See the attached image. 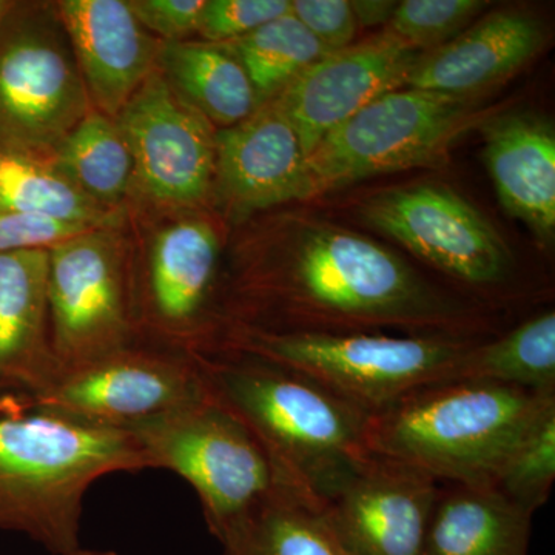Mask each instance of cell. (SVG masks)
<instances>
[{"label": "cell", "mask_w": 555, "mask_h": 555, "mask_svg": "<svg viewBox=\"0 0 555 555\" xmlns=\"http://www.w3.org/2000/svg\"><path fill=\"white\" fill-rule=\"evenodd\" d=\"M139 338L189 356L224 337L222 286L228 225L210 208L129 206Z\"/></svg>", "instance_id": "5b68a950"}, {"label": "cell", "mask_w": 555, "mask_h": 555, "mask_svg": "<svg viewBox=\"0 0 555 555\" xmlns=\"http://www.w3.org/2000/svg\"><path fill=\"white\" fill-rule=\"evenodd\" d=\"M14 0H0V24H2L3 17L9 13L11 7H13Z\"/></svg>", "instance_id": "d590c367"}, {"label": "cell", "mask_w": 555, "mask_h": 555, "mask_svg": "<svg viewBox=\"0 0 555 555\" xmlns=\"http://www.w3.org/2000/svg\"><path fill=\"white\" fill-rule=\"evenodd\" d=\"M91 108L115 119L158 69L163 40L150 35L129 0H54Z\"/></svg>", "instance_id": "ac0fdd59"}, {"label": "cell", "mask_w": 555, "mask_h": 555, "mask_svg": "<svg viewBox=\"0 0 555 555\" xmlns=\"http://www.w3.org/2000/svg\"><path fill=\"white\" fill-rule=\"evenodd\" d=\"M291 11L292 0H206L196 36L204 42L222 46Z\"/></svg>", "instance_id": "f546056e"}, {"label": "cell", "mask_w": 555, "mask_h": 555, "mask_svg": "<svg viewBox=\"0 0 555 555\" xmlns=\"http://www.w3.org/2000/svg\"><path fill=\"white\" fill-rule=\"evenodd\" d=\"M61 372L51 345L49 250L0 254V415L30 411Z\"/></svg>", "instance_id": "e0dca14e"}, {"label": "cell", "mask_w": 555, "mask_h": 555, "mask_svg": "<svg viewBox=\"0 0 555 555\" xmlns=\"http://www.w3.org/2000/svg\"><path fill=\"white\" fill-rule=\"evenodd\" d=\"M364 218L483 308L516 297L509 247L454 190L429 184L389 190L369 201Z\"/></svg>", "instance_id": "8fae6325"}, {"label": "cell", "mask_w": 555, "mask_h": 555, "mask_svg": "<svg viewBox=\"0 0 555 555\" xmlns=\"http://www.w3.org/2000/svg\"><path fill=\"white\" fill-rule=\"evenodd\" d=\"M545 42V27L535 14L496 10L444 46L423 53L406 86L476 98L516 75L534 60Z\"/></svg>", "instance_id": "d6986e66"}, {"label": "cell", "mask_w": 555, "mask_h": 555, "mask_svg": "<svg viewBox=\"0 0 555 555\" xmlns=\"http://www.w3.org/2000/svg\"><path fill=\"white\" fill-rule=\"evenodd\" d=\"M225 328L278 334L491 337L494 317L357 233L272 219L235 243L224 270Z\"/></svg>", "instance_id": "6da1fadb"}, {"label": "cell", "mask_w": 555, "mask_h": 555, "mask_svg": "<svg viewBox=\"0 0 555 555\" xmlns=\"http://www.w3.org/2000/svg\"><path fill=\"white\" fill-rule=\"evenodd\" d=\"M422 54L383 31L321 57L292 80L275 100L306 158L361 108L406 86Z\"/></svg>", "instance_id": "2e32d148"}, {"label": "cell", "mask_w": 555, "mask_h": 555, "mask_svg": "<svg viewBox=\"0 0 555 555\" xmlns=\"http://www.w3.org/2000/svg\"><path fill=\"white\" fill-rule=\"evenodd\" d=\"M483 115L476 98L390 91L332 130L309 153V198L375 175L438 163Z\"/></svg>", "instance_id": "ba28073f"}, {"label": "cell", "mask_w": 555, "mask_h": 555, "mask_svg": "<svg viewBox=\"0 0 555 555\" xmlns=\"http://www.w3.org/2000/svg\"><path fill=\"white\" fill-rule=\"evenodd\" d=\"M555 392L454 379L416 389L369 414V452L396 460L438 483L494 486L520 438Z\"/></svg>", "instance_id": "3957f363"}, {"label": "cell", "mask_w": 555, "mask_h": 555, "mask_svg": "<svg viewBox=\"0 0 555 555\" xmlns=\"http://www.w3.org/2000/svg\"><path fill=\"white\" fill-rule=\"evenodd\" d=\"M455 379L555 392L554 310L526 318L505 334L480 339L460 364Z\"/></svg>", "instance_id": "484cf974"}, {"label": "cell", "mask_w": 555, "mask_h": 555, "mask_svg": "<svg viewBox=\"0 0 555 555\" xmlns=\"http://www.w3.org/2000/svg\"><path fill=\"white\" fill-rule=\"evenodd\" d=\"M150 469H167L198 495L208 531L221 540L268 499L276 478L247 427L208 393L130 427Z\"/></svg>", "instance_id": "52a82bcc"}, {"label": "cell", "mask_w": 555, "mask_h": 555, "mask_svg": "<svg viewBox=\"0 0 555 555\" xmlns=\"http://www.w3.org/2000/svg\"><path fill=\"white\" fill-rule=\"evenodd\" d=\"M440 485L416 467L371 454L320 511L347 555H423Z\"/></svg>", "instance_id": "9a60e30c"}, {"label": "cell", "mask_w": 555, "mask_h": 555, "mask_svg": "<svg viewBox=\"0 0 555 555\" xmlns=\"http://www.w3.org/2000/svg\"><path fill=\"white\" fill-rule=\"evenodd\" d=\"M150 469L129 430L47 412L0 415V531L30 537L53 555L80 547L83 499L109 474Z\"/></svg>", "instance_id": "277c9868"}, {"label": "cell", "mask_w": 555, "mask_h": 555, "mask_svg": "<svg viewBox=\"0 0 555 555\" xmlns=\"http://www.w3.org/2000/svg\"><path fill=\"white\" fill-rule=\"evenodd\" d=\"M532 517L494 486L440 485L423 555H528Z\"/></svg>", "instance_id": "44dd1931"}, {"label": "cell", "mask_w": 555, "mask_h": 555, "mask_svg": "<svg viewBox=\"0 0 555 555\" xmlns=\"http://www.w3.org/2000/svg\"><path fill=\"white\" fill-rule=\"evenodd\" d=\"M483 338L393 337L374 332L278 334L229 327L218 350H240L268 358L301 372L367 414H374L416 389L454 382L467 352Z\"/></svg>", "instance_id": "8992f818"}, {"label": "cell", "mask_w": 555, "mask_h": 555, "mask_svg": "<svg viewBox=\"0 0 555 555\" xmlns=\"http://www.w3.org/2000/svg\"><path fill=\"white\" fill-rule=\"evenodd\" d=\"M397 5L398 2H389V0H352L350 2L358 27L364 28L387 24Z\"/></svg>", "instance_id": "836d02e7"}, {"label": "cell", "mask_w": 555, "mask_h": 555, "mask_svg": "<svg viewBox=\"0 0 555 555\" xmlns=\"http://www.w3.org/2000/svg\"><path fill=\"white\" fill-rule=\"evenodd\" d=\"M90 108L54 0H14L0 24V144L53 152Z\"/></svg>", "instance_id": "30bf717a"}, {"label": "cell", "mask_w": 555, "mask_h": 555, "mask_svg": "<svg viewBox=\"0 0 555 555\" xmlns=\"http://www.w3.org/2000/svg\"><path fill=\"white\" fill-rule=\"evenodd\" d=\"M219 543L222 555H347L321 511L280 486Z\"/></svg>", "instance_id": "d4e9b609"}, {"label": "cell", "mask_w": 555, "mask_h": 555, "mask_svg": "<svg viewBox=\"0 0 555 555\" xmlns=\"http://www.w3.org/2000/svg\"><path fill=\"white\" fill-rule=\"evenodd\" d=\"M486 5L480 0H404L398 3L385 31L409 49L425 53L459 36Z\"/></svg>", "instance_id": "f1b7e54d"}, {"label": "cell", "mask_w": 555, "mask_h": 555, "mask_svg": "<svg viewBox=\"0 0 555 555\" xmlns=\"http://www.w3.org/2000/svg\"><path fill=\"white\" fill-rule=\"evenodd\" d=\"M555 481V406L529 427L494 483L506 499L535 514L550 500Z\"/></svg>", "instance_id": "83f0119b"}, {"label": "cell", "mask_w": 555, "mask_h": 555, "mask_svg": "<svg viewBox=\"0 0 555 555\" xmlns=\"http://www.w3.org/2000/svg\"><path fill=\"white\" fill-rule=\"evenodd\" d=\"M115 120L133 158L129 206L210 208L217 129L158 69Z\"/></svg>", "instance_id": "4fadbf2b"}, {"label": "cell", "mask_w": 555, "mask_h": 555, "mask_svg": "<svg viewBox=\"0 0 555 555\" xmlns=\"http://www.w3.org/2000/svg\"><path fill=\"white\" fill-rule=\"evenodd\" d=\"M87 225L0 210V254L49 248L87 232Z\"/></svg>", "instance_id": "d6a6232c"}, {"label": "cell", "mask_w": 555, "mask_h": 555, "mask_svg": "<svg viewBox=\"0 0 555 555\" xmlns=\"http://www.w3.org/2000/svg\"><path fill=\"white\" fill-rule=\"evenodd\" d=\"M51 153L87 198L108 214H126L133 184V158L115 119L90 108Z\"/></svg>", "instance_id": "cb8c5ba5"}, {"label": "cell", "mask_w": 555, "mask_h": 555, "mask_svg": "<svg viewBox=\"0 0 555 555\" xmlns=\"http://www.w3.org/2000/svg\"><path fill=\"white\" fill-rule=\"evenodd\" d=\"M210 208L228 228L292 201L309 199L308 169L297 131L276 100L217 130Z\"/></svg>", "instance_id": "5bb4252c"}, {"label": "cell", "mask_w": 555, "mask_h": 555, "mask_svg": "<svg viewBox=\"0 0 555 555\" xmlns=\"http://www.w3.org/2000/svg\"><path fill=\"white\" fill-rule=\"evenodd\" d=\"M292 14L327 54L352 46L358 24L349 0H292Z\"/></svg>", "instance_id": "4dcf8cb0"}, {"label": "cell", "mask_w": 555, "mask_h": 555, "mask_svg": "<svg viewBox=\"0 0 555 555\" xmlns=\"http://www.w3.org/2000/svg\"><path fill=\"white\" fill-rule=\"evenodd\" d=\"M68 555H122L116 553V551H98V550H83V547H78V550L73 551L72 554Z\"/></svg>", "instance_id": "e575fe53"}, {"label": "cell", "mask_w": 555, "mask_h": 555, "mask_svg": "<svg viewBox=\"0 0 555 555\" xmlns=\"http://www.w3.org/2000/svg\"><path fill=\"white\" fill-rule=\"evenodd\" d=\"M158 72L217 130L235 126L258 108L246 69L224 46L199 39L164 42Z\"/></svg>", "instance_id": "7402d4cb"}, {"label": "cell", "mask_w": 555, "mask_h": 555, "mask_svg": "<svg viewBox=\"0 0 555 555\" xmlns=\"http://www.w3.org/2000/svg\"><path fill=\"white\" fill-rule=\"evenodd\" d=\"M222 46L246 69L258 107L275 100L305 69L327 56L312 33L292 13Z\"/></svg>", "instance_id": "4316f807"}, {"label": "cell", "mask_w": 555, "mask_h": 555, "mask_svg": "<svg viewBox=\"0 0 555 555\" xmlns=\"http://www.w3.org/2000/svg\"><path fill=\"white\" fill-rule=\"evenodd\" d=\"M204 393L196 357L139 341L87 366L62 372L28 412L129 430Z\"/></svg>", "instance_id": "7c38bea8"}, {"label": "cell", "mask_w": 555, "mask_h": 555, "mask_svg": "<svg viewBox=\"0 0 555 555\" xmlns=\"http://www.w3.org/2000/svg\"><path fill=\"white\" fill-rule=\"evenodd\" d=\"M206 0H129L139 24L163 42L193 39Z\"/></svg>", "instance_id": "1f68e13d"}, {"label": "cell", "mask_w": 555, "mask_h": 555, "mask_svg": "<svg viewBox=\"0 0 555 555\" xmlns=\"http://www.w3.org/2000/svg\"><path fill=\"white\" fill-rule=\"evenodd\" d=\"M208 393L247 427L276 485L321 509L369 455V414L301 372L240 350L196 357Z\"/></svg>", "instance_id": "7a4b0ae2"}, {"label": "cell", "mask_w": 555, "mask_h": 555, "mask_svg": "<svg viewBox=\"0 0 555 555\" xmlns=\"http://www.w3.org/2000/svg\"><path fill=\"white\" fill-rule=\"evenodd\" d=\"M49 310L51 345L62 372L141 341L126 219L49 248Z\"/></svg>", "instance_id": "9c48e42d"}, {"label": "cell", "mask_w": 555, "mask_h": 555, "mask_svg": "<svg viewBox=\"0 0 555 555\" xmlns=\"http://www.w3.org/2000/svg\"><path fill=\"white\" fill-rule=\"evenodd\" d=\"M485 158L496 195L511 217L537 238L555 232V133L553 124L528 113L486 120Z\"/></svg>", "instance_id": "ffe728a7"}, {"label": "cell", "mask_w": 555, "mask_h": 555, "mask_svg": "<svg viewBox=\"0 0 555 555\" xmlns=\"http://www.w3.org/2000/svg\"><path fill=\"white\" fill-rule=\"evenodd\" d=\"M0 210L87 228L122 224L126 214L102 210L57 166L51 152L0 144Z\"/></svg>", "instance_id": "603a6c76"}]
</instances>
